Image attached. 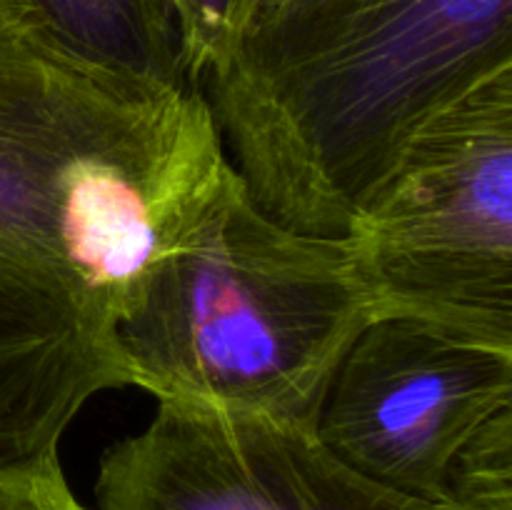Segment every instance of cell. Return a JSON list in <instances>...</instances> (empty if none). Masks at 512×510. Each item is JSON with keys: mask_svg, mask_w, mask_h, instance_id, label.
I'll list each match as a JSON object with an SVG mask.
<instances>
[{"mask_svg": "<svg viewBox=\"0 0 512 510\" xmlns=\"http://www.w3.org/2000/svg\"><path fill=\"white\" fill-rule=\"evenodd\" d=\"M508 68L512 0H290L205 100L263 213L345 238L413 135Z\"/></svg>", "mask_w": 512, "mask_h": 510, "instance_id": "cell-1", "label": "cell"}, {"mask_svg": "<svg viewBox=\"0 0 512 510\" xmlns=\"http://www.w3.org/2000/svg\"><path fill=\"white\" fill-rule=\"evenodd\" d=\"M205 93L93 68L0 23V238L115 315L228 168Z\"/></svg>", "mask_w": 512, "mask_h": 510, "instance_id": "cell-2", "label": "cell"}, {"mask_svg": "<svg viewBox=\"0 0 512 510\" xmlns=\"http://www.w3.org/2000/svg\"><path fill=\"white\" fill-rule=\"evenodd\" d=\"M345 238L288 228L233 163L118 318L135 388L318 425L335 368L378 318Z\"/></svg>", "mask_w": 512, "mask_h": 510, "instance_id": "cell-3", "label": "cell"}, {"mask_svg": "<svg viewBox=\"0 0 512 510\" xmlns=\"http://www.w3.org/2000/svg\"><path fill=\"white\" fill-rule=\"evenodd\" d=\"M345 240L380 315L512 348V68L413 135Z\"/></svg>", "mask_w": 512, "mask_h": 510, "instance_id": "cell-4", "label": "cell"}, {"mask_svg": "<svg viewBox=\"0 0 512 510\" xmlns=\"http://www.w3.org/2000/svg\"><path fill=\"white\" fill-rule=\"evenodd\" d=\"M505 408L512 348L413 315H378L335 368L315 430L370 483L448 505L455 458Z\"/></svg>", "mask_w": 512, "mask_h": 510, "instance_id": "cell-5", "label": "cell"}, {"mask_svg": "<svg viewBox=\"0 0 512 510\" xmlns=\"http://www.w3.org/2000/svg\"><path fill=\"white\" fill-rule=\"evenodd\" d=\"M95 510H455L370 483L318 430L255 410L158 400L103 453Z\"/></svg>", "mask_w": 512, "mask_h": 510, "instance_id": "cell-6", "label": "cell"}, {"mask_svg": "<svg viewBox=\"0 0 512 510\" xmlns=\"http://www.w3.org/2000/svg\"><path fill=\"white\" fill-rule=\"evenodd\" d=\"M128 385L108 305L70 270L0 238V463L58 450L88 400Z\"/></svg>", "mask_w": 512, "mask_h": 510, "instance_id": "cell-7", "label": "cell"}, {"mask_svg": "<svg viewBox=\"0 0 512 510\" xmlns=\"http://www.w3.org/2000/svg\"><path fill=\"white\" fill-rule=\"evenodd\" d=\"M0 5L10 20L93 68L155 85H190L178 30L163 0H0Z\"/></svg>", "mask_w": 512, "mask_h": 510, "instance_id": "cell-8", "label": "cell"}, {"mask_svg": "<svg viewBox=\"0 0 512 510\" xmlns=\"http://www.w3.org/2000/svg\"><path fill=\"white\" fill-rule=\"evenodd\" d=\"M455 510H512V408L485 420L455 458L448 480Z\"/></svg>", "mask_w": 512, "mask_h": 510, "instance_id": "cell-9", "label": "cell"}, {"mask_svg": "<svg viewBox=\"0 0 512 510\" xmlns=\"http://www.w3.org/2000/svg\"><path fill=\"white\" fill-rule=\"evenodd\" d=\"M178 30L185 78L200 88L218 73L248 23L250 0H163Z\"/></svg>", "mask_w": 512, "mask_h": 510, "instance_id": "cell-10", "label": "cell"}, {"mask_svg": "<svg viewBox=\"0 0 512 510\" xmlns=\"http://www.w3.org/2000/svg\"><path fill=\"white\" fill-rule=\"evenodd\" d=\"M0 510H90L65 480L58 450L0 468Z\"/></svg>", "mask_w": 512, "mask_h": 510, "instance_id": "cell-11", "label": "cell"}, {"mask_svg": "<svg viewBox=\"0 0 512 510\" xmlns=\"http://www.w3.org/2000/svg\"><path fill=\"white\" fill-rule=\"evenodd\" d=\"M288 3L290 0H250L248 23H245V30H250L253 25L263 23V20H268L270 15H275L280 8H283V5H288ZM240 38H243V35H240Z\"/></svg>", "mask_w": 512, "mask_h": 510, "instance_id": "cell-12", "label": "cell"}, {"mask_svg": "<svg viewBox=\"0 0 512 510\" xmlns=\"http://www.w3.org/2000/svg\"><path fill=\"white\" fill-rule=\"evenodd\" d=\"M3 20H8V13H5L3 5H0V23H3Z\"/></svg>", "mask_w": 512, "mask_h": 510, "instance_id": "cell-13", "label": "cell"}, {"mask_svg": "<svg viewBox=\"0 0 512 510\" xmlns=\"http://www.w3.org/2000/svg\"><path fill=\"white\" fill-rule=\"evenodd\" d=\"M0 468H3V463H0Z\"/></svg>", "mask_w": 512, "mask_h": 510, "instance_id": "cell-14", "label": "cell"}]
</instances>
